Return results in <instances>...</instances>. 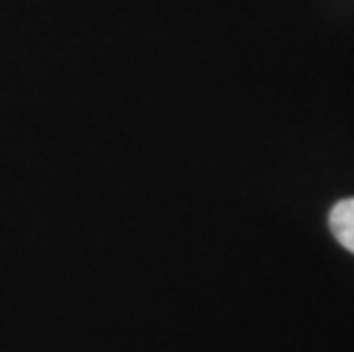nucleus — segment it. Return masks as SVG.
<instances>
[{"mask_svg": "<svg viewBox=\"0 0 354 352\" xmlns=\"http://www.w3.org/2000/svg\"><path fill=\"white\" fill-rule=\"evenodd\" d=\"M329 229L345 250L354 254V197L343 199L331 208Z\"/></svg>", "mask_w": 354, "mask_h": 352, "instance_id": "1", "label": "nucleus"}]
</instances>
